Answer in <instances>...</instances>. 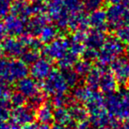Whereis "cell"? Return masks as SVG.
Segmentation results:
<instances>
[{"label":"cell","instance_id":"60d3db41","mask_svg":"<svg viewBox=\"0 0 129 129\" xmlns=\"http://www.w3.org/2000/svg\"><path fill=\"white\" fill-rule=\"evenodd\" d=\"M6 63V60L4 58H0V75H1V73H2L3 69H4L5 64Z\"/></svg>","mask_w":129,"mask_h":129},{"label":"cell","instance_id":"44dd1931","mask_svg":"<svg viewBox=\"0 0 129 129\" xmlns=\"http://www.w3.org/2000/svg\"><path fill=\"white\" fill-rule=\"evenodd\" d=\"M53 119H55L59 125H68L71 121H73L68 110L64 107L57 108V110L53 112Z\"/></svg>","mask_w":129,"mask_h":129},{"label":"cell","instance_id":"603a6c76","mask_svg":"<svg viewBox=\"0 0 129 129\" xmlns=\"http://www.w3.org/2000/svg\"><path fill=\"white\" fill-rule=\"evenodd\" d=\"M40 40L43 43H50L57 36V28L53 26L46 25L40 33Z\"/></svg>","mask_w":129,"mask_h":129},{"label":"cell","instance_id":"b9f144b4","mask_svg":"<svg viewBox=\"0 0 129 129\" xmlns=\"http://www.w3.org/2000/svg\"><path fill=\"white\" fill-rule=\"evenodd\" d=\"M121 129H129V118L125 120V122L121 126Z\"/></svg>","mask_w":129,"mask_h":129},{"label":"cell","instance_id":"f1b7e54d","mask_svg":"<svg viewBox=\"0 0 129 129\" xmlns=\"http://www.w3.org/2000/svg\"><path fill=\"white\" fill-rule=\"evenodd\" d=\"M64 71V74H64V77L67 81L68 86H74L77 84L78 80H79V74L75 71H73L71 69H67Z\"/></svg>","mask_w":129,"mask_h":129},{"label":"cell","instance_id":"1f68e13d","mask_svg":"<svg viewBox=\"0 0 129 129\" xmlns=\"http://www.w3.org/2000/svg\"><path fill=\"white\" fill-rule=\"evenodd\" d=\"M30 6L32 13H35L36 15L43 14V13L47 10V6L43 4L41 0H35V2Z\"/></svg>","mask_w":129,"mask_h":129},{"label":"cell","instance_id":"ffe728a7","mask_svg":"<svg viewBox=\"0 0 129 129\" xmlns=\"http://www.w3.org/2000/svg\"><path fill=\"white\" fill-rule=\"evenodd\" d=\"M68 111L73 121H78L81 123L86 120L87 116H88L87 109L80 104H72L68 109Z\"/></svg>","mask_w":129,"mask_h":129},{"label":"cell","instance_id":"ee69618b","mask_svg":"<svg viewBox=\"0 0 129 129\" xmlns=\"http://www.w3.org/2000/svg\"><path fill=\"white\" fill-rule=\"evenodd\" d=\"M53 129H69L68 127L64 126V125H57V126H55Z\"/></svg>","mask_w":129,"mask_h":129},{"label":"cell","instance_id":"8992f818","mask_svg":"<svg viewBox=\"0 0 129 129\" xmlns=\"http://www.w3.org/2000/svg\"><path fill=\"white\" fill-rule=\"evenodd\" d=\"M47 9L50 16L58 27H67L71 13L67 10L64 0H50L47 5Z\"/></svg>","mask_w":129,"mask_h":129},{"label":"cell","instance_id":"cb8c5ba5","mask_svg":"<svg viewBox=\"0 0 129 129\" xmlns=\"http://www.w3.org/2000/svg\"><path fill=\"white\" fill-rule=\"evenodd\" d=\"M115 36L123 44H129V24H124L115 29Z\"/></svg>","mask_w":129,"mask_h":129},{"label":"cell","instance_id":"4fadbf2b","mask_svg":"<svg viewBox=\"0 0 129 129\" xmlns=\"http://www.w3.org/2000/svg\"><path fill=\"white\" fill-rule=\"evenodd\" d=\"M51 64L46 58H38L33 63L31 74L35 80L45 79L51 72Z\"/></svg>","mask_w":129,"mask_h":129},{"label":"cell","instance_id":"3957f363","mask_svg":"<svg viewBox=\"0 0 129 129\" xmlns=\"http://www.w3.org/2000/svg\"><path fill=\"white\" fill-rule=\"evenodd\" d=\"M108 27L116 29L124 24H129V2L111 4L105 11Z\"/></svg>","mask_w":129,"mask_h":129},{"label":"cell","instance_id":"5b68a950","mask_svg":"<svg viewBox=\"0 0 129 129\" xmlns=\"http://www.w3.org/2000/svg\"><path fill=\"white\" fill-rule=\"evenodd\" d=\"M68 88L67 81L64 79V74L57 71H51L43 85V89L47 94L51 95H64Z\"/></svg>","mask_w":129,"mask_h":129},{"label":"cell","instance_id":"836d02e7","mask_svg":"<svg viewBox=\"0 0 129 129\" xmlns=\"http://www.w3.org/2000/svg\"><path fill=\"white\" fill-rule=\"evenodd\" d=\"M43 97L41 94L38 92L37 94H36L33 96L29 97V108L31 109H36V108H38L43 104Z\"/></svg>","mask_w":129,"mask_h":129},{"label":"cell","instance_id":"7402d4cb","mask_svg":"<svg viewBox=\"0 0 129 129\" xmlns=\"http://www.w3.org/2000/svg\"><path fill=\"white\" fill-rule=\"evenodd\" d=\"M77 57H78L77 55H75L74 53H73V52L68 50V52L64 57H61L60 59H58V66L63 70L70 69L76 63Z\"/></svg>","mask_w":129,"mask_h":129},{"label":"cell","instance_id":"4dcf8cb0","mask_svg":"<svg viewBox=\"0 0 129 129\" xmlns=\"http://www.w3.org/2000/svg\"><path fill=\"white\" fill-rule=\"evenodd\" d=\"M92 88H88V87H80L74 92V95H75L76 99H78L81 102L84 103L86 99L88 98V95L91 92Z\"/></svg>","mask_w":129,"mask_h":129},{"label":"cell","instance_id":"484cf974","mask_svg":"<svg viewBox=\"0 0 129 129\" xmlns=\"http://www.w3.org/2000/svg\"><path fill=\"white\" fill-rule=\"evenodd\" d=\"M74 67H75V72L77 73L79 75H87L92 68L91 63L90 61L83 59L81 61H76L74 64Z\"/></svg>","mask_w":129,"mask_h":129},{"label":"cell","instance_id":"f6af8a7d","mask_svg":"<svg viewBox=\"0 0 129 129\" xmlns=\"http://www.w3.org/2000/svg\"><path fill=\"white\" fill-rule=\"evenodd\" d=\"M126 59L128 60V62H129V44H128L127 49H126Z\"/></svg>","mask_w":129,"mask_h":129},{"label":"cell","instance_id":"30bf717a","mask_svg":"<svg viewBox=\"0 0 129 129\" xmlns=\"http://www.w3.org/2000/svg\"><path fill=\"white\" fill-rule=\"evenodd\" d=\"M25 20L13 14L6 17V22L4 25L6 33L11 36H18L23 34L27 26Z\"/></svg>","mask_w":129,"mask_h":129},{"label":"cell","instance_id":"7a4b0ae2","mask_svg":"<svg viewBox=\"0 0 129 129\" xmlns=\"http://www.w3.org/2000/svg\"><path fill=\"white\" fill-rule=\"evenodd\" d=\"M124 52V44L116 37L106 38L104 44L99 49L98 64L107 67L113 61L120 57Z\"/></svg>","mask_w":129,"mask_h":129},{"label":"cell","instance_id":"d6a6232c","mask_svg":"<svg viewBox=\"0 0 129 129\" xmlns=\"http://www.w3.org/2000/svg\"><path fill=\"white\" fill-rule=\"evenodd\" d=\"M11 1L10 0H0V20L5 19L11 12Z\"/></svg>","mask_w":129,"mask_h":129},{"label":"cell","instance_id":"74e56055","mask_svg":"<svg viewBox=\"0 0 129 129\" xmlns=\"http://www.w3.org/2000/svg\"><path fill=\"white\" fill-rule=\"evenodd\" d=\"M6 27H5V25L3 23L0 22V41L3 40L6 36Z\"/></svg>","mask_w":129,"mask_h":129},{"label":"cell","instance_id":"8fae6325","mask_svg":"<svg viewBox=\"0 0 129 129\" xmlns=\"http://www.w3.org/2000/svg\"><path fill=\"white\" fill-rule=\"evenodd\" d=\"M12 123L13 125H23L31 123L35 118L33 109L29 107H24L23 105L16 107L12 113Z\"/></svg>","mask_w":129,"mask_h":129},{"label":"cell","instance_id":"ba28073f","mask_svg":"<svg viewBox=\"0 0 129 129\" xmlns=\"http://www.w3.org/2000/svg\"><path fill=\"white\" fill-rule=\"evenodd\" d=\"M69 50V41L62 38L53 40L46 47L44 53L50 58L60 59L64 57Z\"/></svg>","mask_w":129,"mask_h":129},{"label":"cell","instance_id":"52a82bcc","mask_svg":"<svg viewBox=\"0 0 129 129\" xmlns=\"http://www.w3.org/2000/svg\"><path fill=\"white\" fill-rule=\"evenodd\" d=\"M111 72L118 84L125 85L129 82V62L126 58L118 57L111 64Z\"/></svg>","mask_w":129,"mask_h":129},{"label":"cell","instance_id":"9c48e42d","mask_svg":"<svg viewBox=\"0 0 129 129\" xmlns=\"http://www.w3.org/2000/svg\"><path fill=\"white\" fill-rule=\"evenodd\" d=\"M28 47L26 41V36L21 37L20 39H14V38H10L6 40L4 45H3V50L10 57H18L21 56L26 50H27Z\"/></svg>","mask_w":129,"mask_h":129},{"label":"cell","instance_id":"bcb514c9","mask_svg":"<svg viewBox=\"0 0 129 129\" xmlns=\"http://www.w3.org/2000/svg\"><path fill=\"white\" fill-rule=\"evenodd\" d=\"M34 1H35V0H34Z\"/></svg>","mask_w":129,"mask_h":129},{"label":"cell","instance_id":"2e32d148","mask_svg":"<svg viewBox=\"0 0 129 129\" xmlns=\"http://www.w3.org/2000/svg\"><path fill=\"white\" fill-rule=\"evenodd\" d=\"M38 85L36 81H35L34 78H28V77H24L20 79L17 85V88L18 91L20 94L24 95V96L31 97L37 94L38 92Z\"/></svg>","mask_w":129,"mask_h":129},{"label":"cell","instance_id":"7dc6e473","mask_svg":"<svg viewBox=\"0 0 129 129\" xmlns=\"http://www.w3.org/2000/svg\"><path fill=\"white\" fill-rule=\"evenodd\" d=\"M128 1H129V0H128Z\"/></svg>","mask_w":129,"mask_h":129},{"label":"cell","instance_id":"7bdbcfd3","mask_svg":"<svg viewBox=\"0 0 129 129\" xmlns=\"http://www.w3.org/2000/svg\"><path fill=\"white\" fill-rule=\"evenodd\" d=\"M78 129H89V127H88V125H87V124L85 123V121H84V122H81V125H80Z\"/></svg>","mask_w":129,"mask_h":129},{"label":"cell","instance_id":"d590c367","mask_svg":"<svg viewBox=\"0 0 129 129\" xmlns=\"http://www.w3.org/2000/svg\"><path fill=\"white\" fill-rule=\"evenodd\" d=\"M82 55L84 59L88 61H92L93 59L96 58L97 55H98V50H94V49H90V48H86L85 47L84 50L82 52Z\"/></svg>","mask_w":129,"mask_h":129},{"label":"cell","instance_id":"f35d334b","mask_svg":"<svg viewBox=\"0 0 129 129\" xmlns=\"http://www.w3.org/2000/svg\"><path fill=\"white\" fill-rule=\"evenodd\" d=\"M28 129H50L46 124H43V125H33L29 126Z\"/></svg>","mask_w":129,"mask_h":129},{"label":"cell","instance_id":"6da1fadb","mask_svg":"<svg viewBox=\"0 0 129 129\" xmlns=\"http://www.w3.org/2000/svg\"><path fill=\"white\" fill-rule=\"evenodd\" d=\"M105 100L107 111L118 120L129 118V91L121 89L108 94Z\"/></svg>","mask_w":129,"mask_h":129},{"label":"cell","instance_id":"9a60e30c","mask_svg":"<svg viewBox=\"0 0 129 129\" xmlns=\"http://www.w3.org/2000/svg\"><path fill=\"white\" fill-rule=\"evenodd\" d=\"M117 88H118V82H117L114 75L110 70L105 69L101 76L98 88H100L102 92L108 95V94L116 91Z\"/></svg>","mask_w":129,"mask_h":129},{"label":"cell","instance_id":"8d00e7d4","mask_svg":"<svg viewBox=\"0 0 129 129\" xmlns=\"http://www.w3.org/2000/svg\"><path fill=\"white\" fill-rule=\"evenodd\" d=\"M53 99V104L57 108L58 107H64V104H66V103L67 102V99L63 95H54Z\"/></svg>","mask_w":129,"mask_h":129},{"label":"cell","instance_id":"5bb4252c","mask_svg":"<svg viewBox=\"0 0 129 129\" xmlns=\"http://www.w3.org/2000/svg\"><path fill=\"white\" fill-rule=\"evenodd\" d=\"M88 24L93 29L104 31L108 27L106 13L103 10L97 9L92 11L90 15L88 17Z\"/></svg>","mask_w":129,"mask_h":129},{"label":"cell","instance_id":"7c38bea8","mask_svg":"<svg viewBox=\"0 0 129 129\" xmlns=\"http://www.w3.org/2000/svg\"><path fill=\"white\" fill-rule=\"evenodd\" d=\"M106 38L107 37L104 34V31L92 29L91 31L86 33L83 43H84V46L86 48H90L98 50L104 44Z\"/></svg>","mask_w":129,"mask_h":129},{"label":"cell","instance_id":"4316f807","mask_svg":"<svg viewBox=\"0 0 129 129\" xmlns=\"http://www.w3.org/2000/svg\"><path fill=\"white\" fill-rule=\"evenodd\" d=\"M12 93L9 88L6 86V83H1L0 84V104H8L10 102Z\"/></svg>","mask_w":129,"mask_h":129},{"label":"cell","instance_id":"ab89813d","mask_svg":"<svg viewBox=\"0 0 129 129\" xmlns=\"http://www.w3.org/2000/svg\"><path fill=\"white\" fill-rule=\"evenodd\" d=\"M0 129H9V125L5 120H0Z\"/></svg>","mask_w":129,"mask_h":129},{"label":"cell","instance_id":"d6986e66","mask_svg":"<svg viewBox=\"0 0 129 129\" xmlns=\"http://www.w3.org/2000/svg\"><path fill=\"white\" fill-rule=\"evenodd\" d=\"M105 69L106 67H102L100 64H97L95 67L91 68V70L87 74V84L88 88H93V89L98 88L101 76Z\"/></svg>","mask_w":129,"mask_h":129},{"label":"cell","instance_id":"d4e9b609","mask_svg":"<svg viewBox=\"0 0 129 129\" xmlns=\"http://www.w3.org/2000/svg\"><path fill=\"white\" fill-rule=\"evenodd\" d=\"M38 119L43 124H49L53 120V112L49 105H43L37 113Z\"/></svg>","mask_w":129,"mask_h":129},{"label":"cell","instance_id":"f546056e","mask_svg":"<svg viewBox=\"0 0 129 129\" xmlns=\"http://www.w3.org/2000/svg\"><path fill=\"white\" fill-rule=\"evenodd\" d=\"M82 6L87 11H95L100 9L103 5V0H81Z\"/></svg>","mask_w":129,"mask_h":129},{"label":"cell","instance_id":"e575fe53","mask_svg":"<svg viewBox=\"0 0 129 129\" xmlns=\"http://www.w3.org/2000/svg\"><path fill=\"white\" fill-rule=\"evenodd\" d=\"M10 102H11L15 107H20V106L23 105L24 102H25V96H24L22 94H20V92H17V93H14L11 95Z\"/></svg>","mask_w":129,"mask_h":129},{"label":"cell","instance_id":"ac0fdd59","mask_svg":"<svg viewBox=\"0 0 129 129\" xmlns=\"http://www.w3.org/2000/svg\"><path fill=\"white\" fill-rule=\"evenodd\" d=\"M11 12L13 15L27 20L29 15L32 13L31 6L27 4L26 0H15L11 6Z\"/></svg>","mask_w":129,"mask_h":129},{"label":"cell","instance_id":"277c9868","mask_svg":"<svg viewBox=\"0 0 129 129\" xmlns=\"http://www.w3.org/2000/svg\"><path fill=\"white\" fill-rule=\"evenodd\" d=\"M27 74L28 68L23 61H6L0 79L4 83H11L26 77Z\"/></svg>","mask_w":129,"mask_h":129},{"label":"cell","instance_id":"e0dca14e","mask_svg":"<svg viewBox=\"0 0 129 129\" xmlns=\"http://www.w3.org/2000/svg\"><path fill=\"white\" fill-rule=\"evenodd\" d=\"M47 23H48V20H47V18L45 15L43 14L36 15V17L31 19V20L26 26L27 32L32 37L38 36L40 35V33L42 32L43 27L47 25Z\"/></svg>","mask_w":129,"mask_h":129},{"label":"cell","instance_id":"83f0119b","mask_svg":"<svg viewBox=\"0 0 129 129\" xmlns=\"http://www.w3.org/2000/svg\"><path fill=\"white\" fill-rule=\"evenodd\" d=\"M22 61L25 64H33L35 61L38 59V50L30 49L29 50H26L21 55Z\"/></svg>","mask_w":129,"mask_h":129}]
</instances>
